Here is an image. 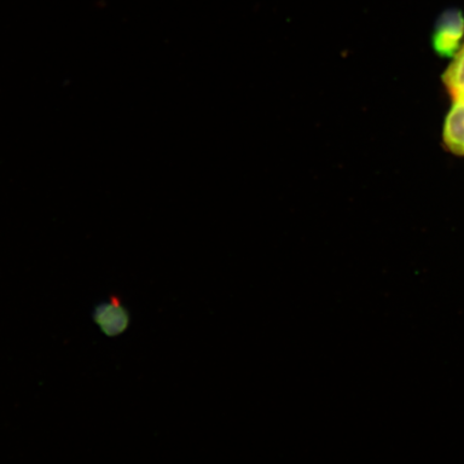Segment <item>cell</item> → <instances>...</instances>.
<instances>
[{"mask_svg": "<svg viewBox=\"0 0 464 464\" xmlns=\"http://www.w3.org/2000/svg\"><path fill=\"white\" fill-rule=\"evenodd\" d=\"M92 318L101 332L109 338L123 334L130 324V313L116 295L98 304Z\"/></svg>", "mask_w": 464, "mask_h": 464, "instance_id": "2", "label": "cell"}, {"mask_svg": "<svg viewBox=\"0 0 464 464\" xmlns=\"http://www.w3.org/2000/svg\"><path fill=\"white\" fill-rule=\"evenodd\" d=\"M443 142L450 153L464 156V100L452 101L444 121Z\"/></svg>", "mask_w": 464, "mask_h": 464, "instance_id": "3", "label": "cell"}, {"mask_svg": "<svg viewBox=\"0 0 464 464\" xmlns=\"http://www.w3.org/2000/svg\"><path fill=\"white\" fill-rule=\"evenodd\" d=\"M442 80L452 101L464 100V45L446 69Z\"/></svg>", "mask_w": 464, "mask_h": 464, "instance_id": "4", "label": "cell"}, {"mask_svg": "<svg viewBox=\"0 0 464 464\" xmlns=\"http://www.w3.org/2000/svg\"><path fill=\"white\" fill-rule=\"evenodd\" d=\"M464 39V15L459 9H448L435 22L431 44L440 57H455L462 48Z\"/></svg>", "mask_w": 464, "mask_h": 464, "instance_id": "1", "label": "cell"}]
</instances>
